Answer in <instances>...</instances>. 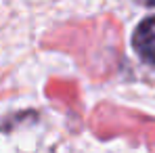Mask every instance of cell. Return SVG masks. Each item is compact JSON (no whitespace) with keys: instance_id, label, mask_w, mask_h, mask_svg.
Returning a JSON list of instances; mask_svg holds the SVG:
<instances>
[{"instance_id":"obj_1","label":"cell","mask_w":155,"mask_h":153,"mask_svg":"<svg viewBox=\"0 0 155 153\" xmlns=\"http://www.w3.org/2000/svg\"><path fill=\"white\" fill-rule=\"evenodd\" d=\"M134 48L136 52L155 65V17L145 19L134 32Z\"/></svg>"},{"instance_id":"obj_2","label":"cell","mask_w":155,"mask_h":153,"mask_svg":"<svg viewBox=\"0 0 155 153\" xmlns=\"http://www.w3.org/2000/svg\"><path fill=\"white\" fill-rule=\"evenodd\" d=\"M140 2H145V4H151V6H155V0H140Z\"/></svg>"}]
</instances>
